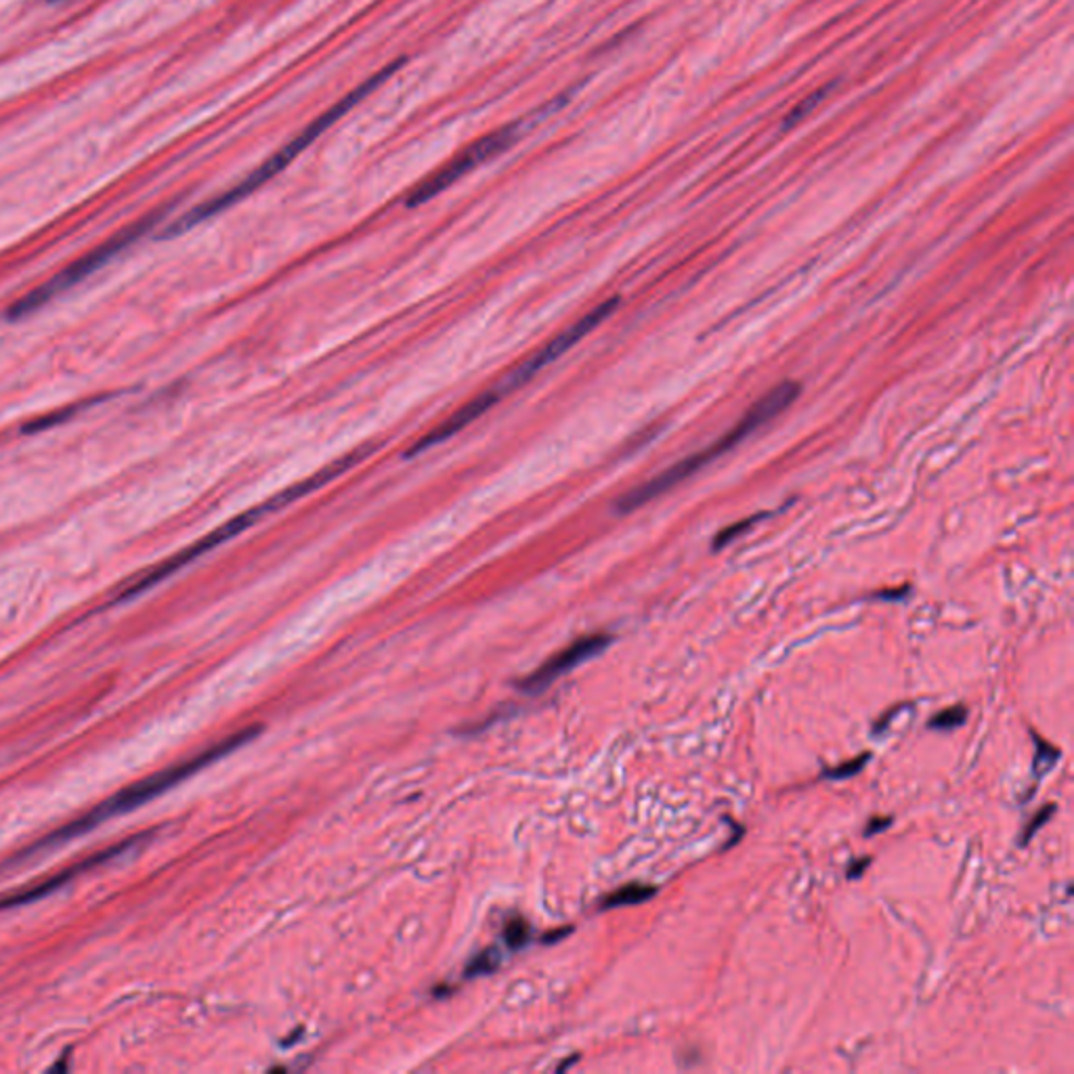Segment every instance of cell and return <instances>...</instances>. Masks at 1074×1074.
<instances>
[{
	"mask_svg": "<svg viewBox=\"0 0 1074 1074\" xmlns=\"http://www.w3.org/2000/svg\"><path fill=\"white\" fill-rule=\"evenodd\" d=\"M261 733V726H250V728H244L239 731L236 735H229L223 741L215 743L213 747L204 749L202 754L193 756L190 760H183L179 765L170 766V768H165L160 772H154L149 777H145L142 781L128 785V788L120 789L118 793L110 795L108 800H103L101 804H97L95 809H91L89 812H84L82 816L74 818L68 825L50 832L48 836L43 837L41 841L27 846L25 850L20 852V857L15 855V859H11V867H15L18 862L22 860L34 859L43 852H47L50 848L55 846H61V844H68L72 841L76 837L95 829L97 825H103L105 821L114 818V816H122L126 812L137 811L142 809L144 804H147L149 800L162 795L168 789L177 788L179 783H183L185 779L193 777L195 772H200L202 768L213 765L216 760L225 758L227 754L236 751L238 747H241L244 743L255 739L257 735Z\"/></svg>",
	"mask_w": 1074,
	"mask_h": 1074,
	"instance_id": "1",
	"label": "cell"
},
{
	"mask_svg": "<svg viewBox=\"0 0 1074 1074\" xmlns=\"http://www.w3.org/2000/svg\"><path fill=\"white\" fill-rule=\"evenodd\" d=\"M402 66H404V59H399V61H395V64L386 66L383 72L372 76L370 80H365V82H363L361 87H358L355 91H351V93L344 97V99H340V101L336 103L335 108H330V110H328L326 114H321L319 118L313 120L309 126H307V128H305L301 135H296V137H294L290 144L284 145V147L278 151V154H273V156H271V158H269L264 165L257 168L255 172H250V174H248L244 181H239L238 185H234L231 190H227V192L216 195V197H213V200H206L204 204H200V206L192 208L188 215L177 218V221H174V223L168 227L165 238L181 236V234H185V231L193 229L195 225H200V223H204V221L213 218V216L218 215V213H223V211H227V208L236 206V204H239L241 200H246L248 195H252V193L257 192V190H261L264 183H269L273 177H278L280 172H284V170H286V168L290 167V165H292V162H294V160H296V158H298V156H301V154H303V151H305L310 144H315V142H317V139H319V137H321V135H324V133H326L330 126H335L338 120L344 118V114H349V112H351V110L358 105L359 101H363L365 97L372 95V93H374V91H376V89L383 84L384 80H388L393 74L397 72V70L402 68Z\"/></svg>",
	"mask_w": 1074,
	"mask_h": 1074,
	"instance_id": "2",
	"label": "cell"
},
{
	"mask_svg": "<svg viewBox=\"0 0 1074 1074\" xmlns=\"http://www.w3.org/2000/svg\"><path fill=\"white\" fill-rule=\"evenodd\" d=\"M372 452H374V445L361 448V450L353 452V454L344 455V457L336 460V462H332L330 466H326V468H321L319 473H315L313 477L305 478V481H301V483L292 485L290 489L282 491V494H278L275 498L264 501V504L257 506V508H252V510L241 512L239 517L231 519L229 523H225V525H221L218 529H215L213 533H208L204 540H200V542H195L193 546H188V549L181 550V552H179V554H174L172 558H168V561H165V563H160L158 567H154V569L145 572V574L139 575V577H135V579H133L128 586H124V588L120 590L118 595H116V602H124V600H131V598H137L139 595H144V592H147L149 588H154V586H158L160 581L168 579V575L181 572L183 567H188L190 563L195 561V558H200V556L208 554L211 550L218 549V546H223L225 542L234 540L236 535L244 533L246 529H250V527L255 525V523H259V521L264 519V517H269V515H273V512L282 510L284 506L292 504L294 500H301V498H305V496H310L315 489H319V487H324L326 483H330V481H335V478L340 477L342 473H347L349 468H353L355 464H359L361 460H365V457L372 454Z\"/></svg>",
	"mask_w": 1074,
	"mask_h": 1074,
	"instance_id": "3",
	"label": "cell"
},
{
	"mask_svg": "<svg viewBox=\"0 0 1074 1074\" xmlns=\"http://www.w3.org/2000/svg\"><path fill=\"white\" fill-rule=\"evenodd\" d=\"M798 395H800V384L798 383L785 381V383L775 386L770 393H766L765 397L741 418L739 425H735L733 430H728L722 439H717L716 443H712L708 450H703L699 454L680 460L678 464L669 466L668 471H664L662 475L648 478L646 483L638 485L636 489L628 491L615 504V510L620 515H630L636 508H641V506H645L648 501L664 496L666 491H669L671 487H676L678 483H682L685 478L691 477L697 471H701L703 466L712 464L717 455L726 454L728 450H733L735 445H739L743 439H747L749 434H754L760 427H765L766 422L775 420L781 411H785L798 399Z\"/></svg>",
	"mask_w": 1074,
	"mask_h": 1074,
	"instance_id": "4",
	"label": "cell"
},
{
	"mask_svg": "<svg viewBox=\"0 0 1074 1074\" xmlns=\"http://www.w3.org/2000/svg\"><path fill=\"white\" fill-rule=\"evenodd\" d=\"M165 215H167V211H158V213L144 216L142 221H137V223L128 225L126 229H122L114 238H110L108 241H103L101 246H97L95 250H91L89 255H84L82 259H78L68 269H64L61 273H57L55 278H50L47 284L32 290L30 294H25L24 298H20L15 305H11V309L7 313L9 319H24L27 315H32L34 310L45 307L48 301H53L55 296H59V294L72 290L74 286H78L80 282H84L89 275H93L101 267H105L114 257H118L120 252H124L128 246H133L137 239L144 238L145 234L149 229H154Z\"/></svg>",
	"mask_w": 1074,
	"mask_h": 1074,
	"instance_id": "5",
	"label": "cell"
},
{
	"mask_svg": "<svg viewBox=\"0 0 1074 1074\" xmlns=\"http://www.w3.org/2000/svg\"><path fill=\"white\" fill-rule=\"evenodd\" d=\"M519 137H521V124H508L504 128H498V131L489 133L487 137L478 139L477 144L466 147L462 154L455 156L450 165H445L441 170H437L434 174H430L429 179H425L414 192L409 193L406 200L407 206L409 208H416V206L427 204L429 200L437 197L439 193L445 192L448 188H452L455 181H460L471 170H475L481 165L489 162L491 158L504 154Z\"/></svg>",
	"mask_w": 1074,
	"mask_h": 1074,
	"instance_id": "6",
	"label": "cell"
},
{
	"mask_svg": "<svg viewBox=\"0 0 1074 1074\" xmlns=\"http://www.w3.org/2000/svg\"><path fill=\"white\" fill-rule=\"evenodd\" d=\"M620 305V298H611V301H604L602 305H598L597 309L590 310L588 315H584L577 324H574L572 328H567L565 332L552 338L550 342H546L540 351H535L531 358L525 359L512 374L506 376L504 383L494 386L491 391L496 393L498 399H504L506 395L515 393L517 388H521L523 384L529 383L535 374H540L544 368H549L550 363H554L556 359L563 358L565 353H569L574 349L575 344L579 340H584L586 336L590 332H595L598 326L618 309Z\"/></svg>",
	"mask_w": 1074,
	"mask_h": 1074,
	"instance_id": "7",
	"label": "cell"
},
{
	"mask_svg": "<svg viewBox=\"0 0 1074 1074\" xmlns=\"http://www.w3.org/2000/svg\"><path fill=\"white\" fill-rule=\"evenodd\" d=\"M144 837L145 836L128 837V839H124V841L112 844V846H108V848H103V850H99V852H93V855H89V857H84V859L76 860V862H72L70 867H66V869H61V871H57V873H50V875L45 878V880H38L36 883H30V885H24V888H20V890H15V892H9V894L0 896V911L24 907V905H30V903H34V901L45 898V896H48V894H53V892L61 890L64 885H68V883L74 882L76 878H80L82 873H87V871L95 869V867H99V864H103V862H108V860L116 859V857H120V855L128 852L131 848H135L137 844H142V841H144Z\"/></svg>",
	"mask_w": 1074,
	"mask_h": 1074,
	"instance_id": "8",
	"label": "cell"
},
{
	"mask_svg": "<svg viewBox=\"0 0 1074 1074\" xmlns=\"http://www.w3.org/2000/svg\"><path fill=\"white\" fill-rule=\"evenodd\" d=\"M611 641L613 638L609 634H592V636H584V638L575 641L574 645L558 651L554 657H550L546 664H542L531 676H527L525 680L521 682V691H544L563 674H567L577 666H581L584 662L597 657L598 653H602L607 646L611 645Z\"/></svg>",
	"mask_w": 1074,
	"mask_h": 1074,
	"instance_id": "9",
	"label": "cell"
},
{
	"mask_svg": "<svg viewBox=\"0 0 1074 1074\" xmlns=\"http://www.w3.org/2000/svg\"><path fill=\"white\" fill-rule=\"evenodd\" d=\"M657 894V888L655 885H646V883H628V885H621L620 890L611 892L602 903H600V908H620V907H632V905H643L646 901H651L653 896Z\"/></svg>",
	"mask_w": 1074,
	"mask_h": 1074,
	"instance_id": "10",
	"label": "cell"
},
{
	"mask_svg": "<svg viewBox=\"0 0 1074 1074\" xmlns=\"http://www.w3.org/2000/svg\"><path fill=\"white\" fill-rule=\"evenodd\" d=\"M968 720V710L963 705H951L938 714H934L928 722L931 731H953L957 726H963Z\"/></svg>",
	"mask_w": 1074,
	"mask_h": 1074,
	"instance_id": "11",
	"label": "cell"
},
{
	"mask_svg": "<svg viewBox=\"0 0 1074 1074\" xmlns=\"http://www.w3.org/2000/svg\"><path fill=\"white\" fill-rule=\"evenodd\" d=\"M1035 745H1037V754H1035V775L1037 777H1045L1050 772L1053 766L1058 765L1060 760V749L1053 747L1051 743H1048L1041 737H1035Z\"/></svg>",
	"mask_w": 1074,
	"mask_h": 1074,
	"instance_id": "12",
	"label": "cell"
},
{
	"mask_svg": "<svg viewBox=\"0 0 1074 1074\" xmlns=\"http://www.w3.org/2000/svg\"><path fill=\"white\" fill-rule=\"evenodd\" d=\"M869 760H871V754H867V751H864V754H860L859 758H855V760H848V762L834 766V768H825V770H823V777H825V779H832V781H846V779H852V777H857V775H859L860 770H862L864 766L869 765Z\"/></svg>",
	"mask_w": 1074,
	"mask_h": 1074,
	"instance_id": "13",
	"label": "cell"
},
{
	"mask_svg": "<svg viewBox=\"0 0 1074 1074\" xmlns=\"http://www.w3.org/2000/svg\"><path fill=\"white\" fill-rule=\"evenodd\" d=\"M500 951L498 949H485L483 953H478L466 968V976H483V974H491L500 968Z\"/></svg>",
	"mask_w": 1074,
	"mask_h": 1074,
	"instance_id": "14",
	"label": "cell"
},
{
	"mask_svg": "<svg viewBox=\"0 0 1074 1074\" xmlns=\"http://www.w3.org/2000/svg\"><path fill=\"white\" fill-rule=\"evenodd\" d=\"M766 517H768V512H765V515H756V517H749V519H745V521H741V523H735V525L722 529V531L717 533L716 540H714V549H726L731 542H735L739 535H743V533H745L749 527L758 525V523H760L762 519H766Z\"/></svg>",
	"mask_w": 1074,
	"mask_h": 1074,
	"instance_id": "15",
	"label": "cell"
},
{
	"mask_svg": "<svg viewBox=\"0 0 1074 1074\" xmlns=\"http://www.w3.org/2000/svg\"><path fill=\"white\" fill-rule=\"evenodd\" d=\"M529 936H531V926L527 924L523 917H515L506 924L504 928V940L510 949H521L525 947L529 942Z\"/></svg>",
	"mask_w": 1074,
	"mask_h": 1074,
	"instance_id": "16",
	"label": "cell"
},
{
	"mask_svg": "<svg viewBox=\"0 0 1074 1074\" xmlns=\"http://www.w3.org/2000/svg\"><path fill=\"white\" fill-rule=\"evenodd\" d=\"M832 89H834V84H829L827 89H821V91L812 93L806 101H802V103H800V105H798V108H795V110L789 114L788 120H785V126H793V124H798L800 120L806 118V116L811 114L812 110H814V108H816V105H818V103H821L825 97L832 93Z\"/></svg>",
	"mask_w": 1074,
	"mask_h": 1074,
	"instance_id": "17",
	"label": "cell"
},
{
	"mask_svg": "<svg viewBox=\"0 0 1074 1074\" xmlns=\"http://www.w3.org/2000/svg\"><path fill=\"white\" fill-rule=\"evenodd\" d=\"M1053 812H1055V804H1045L1041 811L1035 812V816L1027 823V829L1020 836V846H1027L1028 841L1035 837V834L1041 827H1045V823L1053 816Z\"/></svg>",
	"mask_w": 1074,
	"mask_h": 1074,
	"instance_id": "18",
	"label": "cell"
},
{
	"mask_svg": "<svg viewBox=\"0 0 1074 1074\" xmlns=\"http://www.w3.org/2000/svg\"><path fill=\"white\" fill-rule=\"evenodd\" d=\"M890 825H892V816H873V818L867 823L864 837L878 836V834L885 832Z\"/></svg>",
	"mask_w": 1074,
	"mask_h": 1074,
	"instance_id": "19",
	"label": "cell"
},
{
	"mask_svg": "<svg viewBox=\"0 0 1074 1074\" xmlns=\"http://www.w3.org/2000/svg\"><path fill=\"white\" fill-rule=\"evenodd\" d=\"M869 864H871V859L855 860V862L848 867V878H850V880L860 878V875H862V871H864Z\"/></svg>",
	"mask_w": 1074,
	"mask_h": 1074,
	"instance_id": "20",
	"label": "cell"
}]
</instances>
